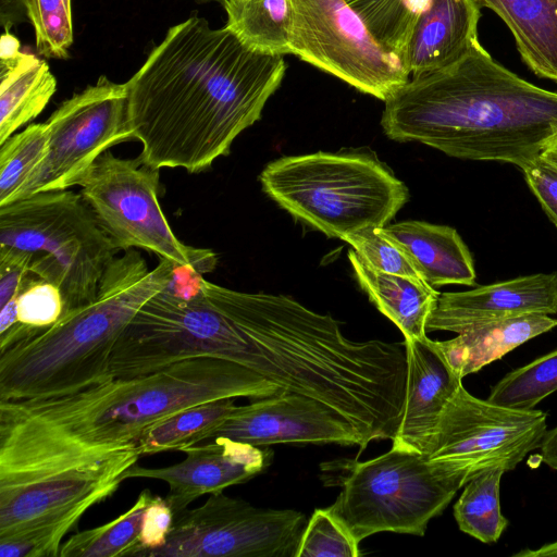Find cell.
I'll return each mask as SVG.
<instances>
[{
    "label": "cell",
    "mask_w": 557,
    "mask_h": 557,
    "mask_svg": "<svg viewBox=\"0 0 557 557\" xmlns=\"http://www.w3.org/2000/svg\"><path fill=\"white\" fill-rule=\"evenodd\" d=\"M218 436L258 447L336 443L363 449L368 445L362 434L326 404L285 391L237 406L210 440Z\"/></svg>",
    "instance_id": "obj_14"
},
{
    "label": "cell",
    "mask_w": 557,
    "mask_h": 557,
    "mask_svg": "<svg viewBox=\"0 0 557 557\" xmlns=\"http://www.w3.org/2000/svg\"><path fill=\"white\" fill-rule=\"evenodd\" d=\"M173 510L165 498L153 495L144 516L140 535L144 550L139 557H145L148 552L164 545L173 523Z\"/></svg>",
    "instance_id": "obj_37"
},
{
    "label": "cell",
    "mask_w": 557,
    "mask_h": 557,
    "mask_svg": "<svg viewBox=\"0 0 557 557\" xmlns=\"http://www.w3.org/2000/svg\"><path fill=\"white\" fill-rule=\"evenodd\" d=\"M540 450L542 461L549 468L557 470V425L547 430Z\"/></svg>",
    "instance_id": "obj_38"
},
{
    "label": "cell",
    "mask_w": 557,
    "mask_h": 557,
    "mask_svg": "<svg viewBox=\"0 0 557 557\" xmlns=\"http://www.w3.org/2000/svg\"><path fill=\"white\" fill-rule=\"evenodd\" d=\"M259 180L297 221L342 240L387 225L409 199L407 186L369 148L282 157Z\"/></svg>",
    "instance_id": "obj_5"
},
{
    "label": "cell",
    "mask_w": 557,
    "mask_h": 557,
    "mask_svg": "<svg viewBox=\"0 0 557 557\" xmlns=\"http://www.w3.org/2000/svg\"><path fill=\"white\" fill-rule=\"evenodd\" d=\"M307 522L297 510L257 508L213 493L175 513L164 545L145 557H296Z\"/></svg>",
    "instance_id": "obj_12"
},
{
    "label": "cell",
    "mask_w": 557,
    "mask_h": 557,
    "mask_svg": "<svg viewBox=\"0 0 557 557\" xmlns=\"http://www.w3.org/2000/svg\"><path fill=\"white\" fill-rule=\"evenodd\" d=\"M285 72L283 55L253 51L205 17L171 26L126 82L139 158L158 170L210 169L260 119Z\"/></svg>",
    "instance_id": "obj_1"
},
{
    "label": "cell",
    "mask_w": 557,
    "mask_h": 557,
    "mask_svg": "<svg viewBox=\"0 0 557 557\" xmlns=\"http://www.w3.org/2000/svg\"><path fill=\"white\" fill-rule=\"evenodd\" d=\"M345 2L360 15L372 35L404 62L414 23L428 0H345Z\"/></svg>",
    "instance_id": "obj_29"
},
{
    "label": "cell",
    "mask_w": 557,
    "mask_h": 557,
    "mask_svg": "<svg viewBox=\"0 0 557 557\" xmlns=\"http://www.w3.org/2000/svg\"><path fill=\"white\" fill-rule=\"evenodd\" d=\"M225 27L249 49L272 55L290 54L293 0H225Z\"/></svg>",
    "instance_id": "obj_24"
},
{
    "label": "cell",
    "mask_w": 557,
    "mask_h": 557,
    "mask_svg": "<svg viewBox=\"0 0 557 557\" xmlns=\"http://www.w3.org/2000/svg\"><path fill=\"white\" fill-rule=\"evenodd\" d=\"M481 9L473 0H428L419 14L405 54L409 75L443 69L479 41Z\"/></svg>",
    "instance_id": "obj_18"
},
{
    "label": "cell",
    "mask_w": 557,
    "mask_h": 557,
    "mask_svg": "<svg viewBox=\"0 0 557 557\" xmlns=\"http://www.w3.org/2000/svg\"><path fill=\"white\" fill-rule=\"evenodd\" d=\"M57 90L49 65L33 53L1 60L0 145L37 117Z\"/></svg>",
    "instance_id": "obj_23"
},
{
    "label": "cell",
    "mask_w": 557,
    "mask_h": 557,
    "mask_svg": "<svg viewBox=\"0 0 557 557\" xmlns=\"http://www.w3.org/2000/svg\"><path fill=\"white\" fill-rule=\"evenodd\" d=\"M384 134L471 161L522 169L557 136V92L509 71L475 42L454 63L414 76L385 101Z\"/></svg>",
    "instance_id": "obj_2"
},
{
    "label": "cell",
    "mask_w": 557,
    "mask_h": 557,
    "mask_svg": "<svg viewBox=\"0 0 557 557\" xmlns=\"http://www.w3.org/2000/svg\"><path fill=\"white\" fill-rule=\"evenodd\" d=\"M153 495L143 490L132 507L100 527L77 532L62 543L60 557H139L144 516Z\"/></svg>",
    "instance_id": "obj_26"
},
{
    "label": "cell",
    "mask_w": 557,
    "mask_h": 557,
    "mask_svg": "<svg viewBox=\"0 0 557 557\" xmlns=\"http://www.w3.org/2000/svg\"><path fill=\"white\" fill-rule=\"evenodd\" d=\"M557 391V349L507 373L487 400L503 407L531 410Z\"/></svg>",
    "instance_id": "obj_30"
},
{
    "label": "cell",
    "mask_w": 557,
    "mask_h": 557,
    "mask_svg": "<svg viewBox=\"0 0 557 557\" xmlns=\"http://www.w3.org/2000/svg\"><path fill=\"white\" fill-rule=\"evenodd\" d=\"M20 52V41L10 33H4L1 37L0 59H11Z\"/></svg>",
    "instance_id": "obj_39"
},
{
    "label": "cell",
    "mask_w": 557,
    "mask_h": 557,
    "mask_svg": "<svg viewBox=\"0 0 557 557\" xmlns=\"http://www.w3.org/2000/svg\"><path fill=\"white\" fill-rule=\"evenodd\" d=\"M511 32L522 61L540 77L557 83V0H473Z\"/></svg>",
    "instance_id": "obj_22"
},
{
    "label": "cell",
    "mask_w": 557,
    "mask_h": 557,
    "mask_svg": "<svg viewBox=\"0 0 557 557\" xmlns=\"http://www.w3.org/2000/svg\"><path fill=\"white\" fill-rule=\"evenodd\" d=\"M505 472L502 467L481 471L463 485L454 505L460 531L485 544L496 543L508 525L499 502L500 479Z\"/></svg>",
    "instance_id": "obj_27"
},
{
    "label": "cell",
    "mask_w": 557,
    "mask_h": 557,
    "mask_svg": "<svg viewBox=\"0 0 557 557\" xmlns=\"http://www.w3.org/2000/svg\"><path fill=\"white\" fill-rule=\"evenodd\" d=\"M293 2L292 54L383 101L409 81L403 60L345 0Z\"/></svg>",
    "instance_id": "obj_10"
},
{
    "label": "cell",
    "mask_w": 557,
    "mask_h": 557,
    "mask_svg": "<svg viewBox=\"0 0 557 557\" xmlns=\"http://www.w3.org/2000/svg\"><path fill=\"white\" fill-rule=\"evenodd\" d=\"M50 141L48 124L34 123L0 145V207L15 201L45 160Z\"/></svg>",
    "instance_id": "obj_28"
},
{
    "label": "cell",
    "mask_w": 557,
    "mask_h": 557,
    "mask_svg": "<svg viewBox=\"0 0 557 557\" xmlns=\"http://www.w3.org/2000/svg\"><path fill=\"white\" fill-rule=\"evenodd\" d=\"M195 1L196 3H211V2H215V3H220V4H224V1L225 0H193Z\"/></svg>",
    "instance_id": "obj_42"
},
{
    "label": "cell",
    "mask_w": 557,
    "mask_h": 557,
    "mask_svg": "<svg viewBox=\"0 0 557 557\" xmlns=\"http://www.w3.org/2000/svg\"><path fill=\"white\" fill-rule=\"evenodd\" d=\"M343 240L368 265L377 271L422 280L405 246L385 226L369 227L350 234Z\"/></svg>",
    "instance_id": "obj_32"
},
{
    "label": "cell",
    "mask_w": 557,
    "mask_h": 557,
    "mask_svg": "<svg viewBox=\"0 0 557 557\" xmlns=\"http://www.w3.org/2000/svg\"><path fill=\"white\" fill-rule=\"evenodd\" d=\"M77 523L62 521L35 527L0 539V557H57L63 537Z\"/></svg>",
    "instance_id": "obj_35"
},
{
    "label": "cell",
    "mask_w": 557,
    "mask_h": 557,
    "mask_svg": "<svg viewBox=\"0 0 557 557\" xmlns=\"http://www.w3.org/2000/svg\"><path fill=\"white\" fill-rule=\"evenodd\" d=\"M521 171L530 190L557 227V165L539 156Z\"/></svg>",
    "instance_id": "obj_36"
},
{
    "label": "cell",
    "mask_w": 557,
    "mask_h": 557,
    "mask_svg": "<svg viewBox=\"0 0 557 557\" xmlns=\"http://www.w3.org/2000/svg\"><path fill=\"white\" fill-rule=\"evenodd\" d=\"M281 391L235 362L188 358L73 394L0 401V445L50 454H107L135 445L145 429L187 407Z\"/></svg>",
    "instance_id": "obj_3"
},
{
    "label": "cell",
    "mask_w": 557,
    "mask_h": 557,
    "mask_svg": "<svg viewBox=\"0 0 557 557\" xmlns=\"http://www.w3.org/2000/svg\"><path fill=\"white\" fill-rule=\"evenodd\" d=\"M0 245L33 253L32 274L60 289L64 312L96 298L119 251L82 194L70 189L1 206Z\"/></svg>",
    "instance_id": "obj_6"
},
{
    "label": "cell",
    "mask_w": 557,
    "mask_h": 557,
    "mask_svg": "<svg viewBox=\"0 0 557 557\" xmlns=\"http://www.w3.org/2000/svg\"><path fill=\"white\" fill-rule=\"evenodd\" d=\"M512 557H557V541L547 543L535 549H522L513 554Z\"/></svg>",
    "instance_id": "obj_40"
},
{
    "label": "cell",
    "mask_w": 557,
    "mask_h": 557,
    "mask_svg": "<svg viewBox=\"0 0 557 557\" xmlns=\"http://www.w3.org/2000/svg\"><path fill=\"white\" fill-rule=\"evenodd\" d=\"M407 357L406 395L392 447L425 454L446 406L462 385L428 336L404 342Z\"/></svg>",
    "instance_id": "obj_17"
},
{
    "label": "cell",
    "mask_w": 557,
    "mask_h": 557,
    "mask_svg": "<svg viewBox=\"0 0 557 557\" xmlns=\"http://www.w3.org/2000/svg\"><path fill=\"white\" fill-rule=\"evenodd\" d=\"M237 406L235 398H221L187 407L145 429L136 440L140 457L180 450L210 440Z\"/></svg>",
    "instance_id": "obj_25"
},
{
    "label": "cell",
    "mask_w": 557,
    "mask_h": 557,
    "mask_svg": "<svg viewBox=\"0 0 557 557\" xmlns=\"http://www.w3.org/2000/svg\"><path fill=\"white\" fill-rule=\"evenodd\" d=\"M78 186L119 250L144 249L199 274L215 269L214 251L188 246L175 236L159 202L160 170L139 156L125 159L107 150Z\"/></svg>",
    "instance_id": "obj_9"
},
{
    "label": "cell",
    "mask_w": 557,
    "mask_h": 557,
    "mask_svg": "<svg viewBox=\"0 0 557 557\" xmlns=\"http://www.w3.org/2000/svg\"><path fill=\"white\" fill-rule=\"evenodd\" d=\"M127 86L101 75L63 101L47 120V156L16 200L79 185L96 160L111 147L135 140L128 124Z\"/></svg>",
    "instance_id": "obj_13"
},
{
    "label": "cell",
    "mask_w": 557,
    "mask_h": 557,
    "mask_svg": "<svg viewBox=\"0 0 557 557\" xmlns=\"http://www.w3.org/2000/svg\"><path fill=\"white\" fill-rule=\"evenodd\" d=\"M541 156L557 165V136L546 146Z\"/></svg>",
    "instance_id": "obj_41"
},
{
    "label": "cell",
    "mask_w": 557,
    "mask_h": 557,
    "mask_svg": "<svg viewBox=\"0 0 557 557\" xmlns=\"http://www.w3.org/2000/svg\"><path fill=\"white\" fill-rule=\"evenodd\" d=\"M547 414L495 405L471 395L461 385L446 406L425 457L468 482L494 467L513 470L541 447Z\"/></svg>",
    "instance_id": "obj_11"
},
{
    "label": "cell",
    "mask_w": 557,
    "mask_h": 557,
    "mask_svg": "<svg viewBox=\"0 0 557 557\" xmlns=\"http://www.w3.org/2000/svg\"><path fill=\"white\" fill-rule=\"evenodd\" d=\"M385 228L405 246L421 278L432 287L474 285L471 252L454 227L403 221Z\"/></svg>",
    "instance_id": "obj_20"
},
{
    "label": "cell",
    "mask_w": 557,
    "mask_h": 557,
    "mask_svg": "<svg viewBox=\"0 0 557 557\" xmlns=\"http://www.w3.org/2000/svg\"><path fill=\"white\" fill-rule=\"evenodd\" d=\"M64 312L60 289L32 275L17 297V320L32 327L44 329L55 323Z\"/></svg>",
    "instance_id": "obj_34"
},
{
    "label": "cell",
    "mask_w": 557,
    "mask_h": 557,
    "mask_svg": "<svg viewBox=\"0 0 557 557\" xmlns=\"http://www.w3.org/2000/svg\"><path fill=\"white\" fill-rule=\"evenodd\" d=\"M181 269L168 259L149 269L137 249L107 268L96 298L0 351V401L73 394L112 379L110 358L127 323Z\"/></svg>",
    "instance_id": "obj_4"
},
{
    "label": "cell",
    "mask_w": 557,
    "mask_h": 557,
    "mask_svg": "<svg viewBox=\"0 0 557 557\" xmlns=\"http://www.w3.org/2000/svg\"><path fill=\"white\" fill-rule=\"evenodd\" d=\"M348 260L357 282L371 302L403 333L406 341L426 337V323L440 292L423 280L388 274L368 265L354 249Z\"/></svg>",
    "instance_id": "obj_21"
},
{
    "label": "cell",
    "mask_w": 557,
    "mask_h": 557,
    "mask_svg": "<svg viewBox=\"0 0 557 557\" xmlns=\"http://www.w3.org/2000/svg\"><path fill=\"white\" fill-rule=\"evenodd\" d=\"M140 458L135 445L65 455L0 447V539L62 521L78 524Z\"/></svg>",
    "instance_id": "obj_7"
},
{
    "label": "cell",
    "mask_w": 557,
    "mask_h": 557,
    "mask_svg": "<svg viewBox=\"0 0 557 557\" xmlns=\"http://www.w3.org/2000/svg\"><path fill=\"white\" fill-rule=\"evenodd\" d=\"M349 465L343 488L329 509L359 543L380 532L424 535L431 519L467 483L423 454L394 447Z\"/></svg>",
    "instance_id": "obj_8"
},
{
    "label": "cell",
    "mask_w": 557,
    "mask_h": 557,
    "mask_svg": "<svg viewBox=\"0 0 557 557\" xmlns=\"http://www.w3.org/2000/svg\"><path fill=\"white\" fill-rule=\"evenodd\" d=\"M557 326V319L533 313L469 326L447 341H432L460 377L475 373L523 343Z\"/></svg>",
    "instance_id": "obj_19"
},
{
    "label": "cell",
    "mask_w": 557,
    "mask_h": 557,
    "mask_svg": "<svg viewBox=\"0 0 557 557\" xmlns=\"http://www.w3.org/2000/svg\"><path fill=\"white\" fill-rule=\"evenodd\" d=\"M533 313H557V273L530 274L470 290L442 293L426 330L457 334L475 324Z\"/></svg>",
    "instance_id": "obj_16"
},
{
    "label": "cell",
    "mask_w": 557,
    "mask_h": 557,
    "mask_svg": "<svg viewBox=\"0 0 557 557\" xmlns=\"http://www.w3.org/2000/svg\"><path fill=\"white\" fill-rule=\"evenodd\" d=\"M359 542L329 509H315L307 522L296 557H358Z\"/></svg>",
    "instance_id": "obj_33"
},
{
    "label": "cell",
    "mask_w": 557,
    "mask_h": 557,
    "mask_svg": "<svg viewBox=\"0 0 557 557\" xmlns=\"http://www.w3.org/2000/svg\"><path fill=\"white\" fill-rule=\"evenodd\" d=\"M33 25L37 52L67 59L73 44L72 0H20Z\"/></svg>",
    "instance_id": "obj_31"
},
{
    "label": "cell",
    "mask_w": 557,
    "mask_h": 557,
    "mask_svg": "<svg viewBox=\"0 0 557 557\" xmlns=\"http://www.w3.org/2000/svg\"><path fill=\"white\" fill-rule=\"evenodd\" d=\"M185 459L163 468H147L135 463L125 479L145 478L166 482L165 500L173 515L205 494L223 492L263 472L272 460V450L248 443L218 436L212 442L196 444L182 450Z\"/></svg>",
    "instance_id": "obj_15"
}]
</instances>
